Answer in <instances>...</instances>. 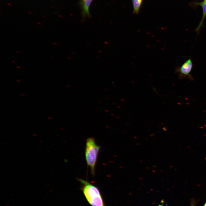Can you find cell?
I'll return each instance as SVG.
<instances>
[{
  "label": "cell",
  "mask_w": 206,
  "mask_h": 206,
  "mask_svg": "<svg viewBox=\"0 0 206 206\" xmlns=\"http://www.w3.org/2000/svg\"><path fill=\"white\" fill-rule=\"evenodd\" d=\"M78 181L82 184V189L86 199L92 206H105L100 192L95 186L82 179Z\"/></svg>",
  "instance_id": "6da1fadb"
},
{
  "label": "cell",
  "mask_w": 206,
  "mask_h": 206,
  "mask_svg": "<svg viewBox=\"0 0 206 206\" xmlns=\"http://www.w3.org/2000/svg\"><path fill=\"white\" fill-rule=\"evenodd\" d=\"M100 147L98 145L94 138L90 137L86 140L85 156L87 165L90 169L91 173L95 174V168Z\"/></svg>",
  "instance_id": "7a4b0ae2"
},
{
  "label": "cell",
  "mask_w": 206,
  "mask_h": 206,
  "mask_svg": "<svg viewBox=\"0 0 206 206\" xmlns=\"http://www.w3.org/2000/svg\"><path fill=\"white\" fill-rule=\"evenodd\" d=\"M193 67V62L190 58L181 66L176 67L175 73L178 74L179 78L180 80L187 77L190 80H193V77L190 73Z\"/></svg>",
  "instance_id": "3957f363"
},
{
  "label": "cell",
  "mask_w": 206,
  "mask_h": 206,
  "mask_svg": "<svg viewBox=\"0 0 206 206\" xmlns=\"http://www.w3.org/2000/svg\"><path fill=\"white\" fill-rule=\"evenodd\" d=\"M93 0H80L79 4L80 6L83 19L91 17L90 12V6Z\"/></svg>",
  "instance_id": "277c9868"
},
{
  "label": "cell",
  "mask_w": 206,
  "mask_h": 206,
  "mask_svg": "<svg viewBox=\"0 0 206 206\" xmlns=\"http://www.w3.org/2000/svg\"><path fill=\"white\" fill-rule=\"evenodd\" d=\"M199 4L202 7L203 15L201 19L199 24L195 30L197 33H199L200 30L203 25L205 18L206 16V0H204L202 2L199 3Z\"/></svg>",
  "instance_id": "5b68a950"
},
{
  "label": "cell",
  "mask_w": 206,
  "mask_h": 206,
  "mask_svg": "<svg viewBox=\"0 0 206 206\" xmlns=\"http://www.w3.org/2000/svg\"><path fill=\"white\" fill-rule=\"evenodd\" d=\"M133 7V13L138 14L139 13L143 0H132Z\"/></svg>",
  "instance_id": "8992f818"
},
{
  "label": "cell",
  "mask_w": 206,
  "mask_h": 206,
  "mask_svg": "<svg viewBox=\"0 0 206 206\" xmlns=\"http://www.w3.org/2000/svg\"><path fill=\"white\" fill-rule=\"evenodd\" d=\"M197 202L194 199H192L190 200V206H195Z\"/></svg>",
  "instance_id": "52a82bcc"
},
{
  "label": "cell",
  "mask_w": 206,
  "mask_h": 206,
  "mask_svg": "<svg viewBox=\"0 0 206 206\" xmlns=\"http://www.w3.org/2000/svg\"><path fill=\"white\" fill-rule=\"evenodd\" d=\"M12 62H13V63H17V62H16V61H14V60H13V61H12Z\"/></svg>",
  "instance_id": "ba28073f"
},
{
  "label": "cell",
  "mask_w": 206,
  "mask_h": 206,
  "mask_svg": "<svg viewBox=\"0 0 206 206\" xmlns=\"http://www.w3.org/2000/svg\"><path fill=\"white\" fill-rule=\"evenodd\" d=\"M16 52L17 53H18V54H20V53H21V52H19V51H16Z\"/></svg>",
  "instance_id": "9c48e42d"
},
{
  "label": "cell",
  "mask_w": 206,
  "mask_h": 206,
  "mask_svg": "<svg viewBox=\"0 0 206 206\" xmlns=\"http://www.w3.org/2000/svg\"><path fill=\"white\" fill-rule=\"evenodd\" d=\"M17 68H19V69H21V68L19 66H17Z\"/></svg>",
  "instance_id": "30bf717a"
},
{
  "label": "cell",
  "mask_w": 206,
  "mask_h": 206,
  "mask_svg": "<svg viewBox=\"0 0 206 206\" xmlns=\"http://www.w3.org/2000/svg\"><path fill=\"white\" fill-rule=\"evenodd\" d=\"M203 206H206V202H205V203L204 204Z\"/></svg>",
  "instance_id": "8fae6325"
},
{
  "label": "cell",
  "mask_w": 206,
  "mask_h": 206,
  "mask_svg": "<svg viewBox=\"0 0 206 206\" xmlns=\"http://www.w3.org/2000/svg\"><path fill=\"white\" fill-rule=\"evenodd\" d=\"M53 43L54 44L56 45V43Z\"/></svg>",
  "instance_id": "7c38bea8"
},
{
  "label": "cell",
  "mask_w": 206,
  "mask_h": 206,
  "mask_svg": "<svg viewBox=\"0 0 206 206\" xmlns=\"http://www.w3.org/2000/svg\"><path fill=\"white\" fill-rule=\"evenodd\" d=\"M205 160H206V156L205 157Z\"/></svg>",
  "instance_id": "4fadbf2b"
}]
</instances>
